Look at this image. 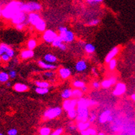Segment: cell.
Returning a JSON list of instances; mask_svg holds the SVG:
<instances>
[{"label": "cell", "instance_id": "obj_1", "mask_svg": "<svg viewBox=\"0 0 135 135\" xmlns=\"http://www.w3.org/2000/svg\"><path fill=\"white\" fill-rule=\"evenodd\" d=\"M22 4L21 2L19 1H12L8 4L4 9L2 10V16L4 19H10L15 16L17 13L21 11V5Z\"/></svg>", "mask_w": 135, "mask_h": 135}, {"label": "cell", "instance_id": "obj_2", "mask_svg": "<svg viewBox=\"0 0 135 135\" xmlns=\"http://www.w3.org/2000/svg\"><path fill=\"white\" fill-rule=\"evenodd\" d=\"M58 35L61 37L64 43H72L75 40V34L72 31L69 30V28L65 26H60L58 28Z\"/></svg>", "mask_w": 135, "mask_h": 135}, {"label": "cell", "instance_id": "obj_3", "mask_svg": "<svg viewBox=\"0 0 135 135\" xmlns=\"http://www.w3.org/2000/svg\"><path fill=\"white\" fill-rule=\"evenodd\" d=\"M21 11L24 13H36L41 11L42 9V6L41 4L35 2H30L28 3H23L21 5Z\"/></svg>", "mask_w": 135, "mask_h": 135}, {"label": "cell", "instance_id": "obj_4", "mask_svg": "<svg viewBox=\"0 0 135 135\" xmlns=\"http://www.w3.org/2000/svg\"><path fill=\"white\" fill-rule=\"evenodd\" d=\"M89 108L85 106H77L76 109L78 112V115L76 117V120L78 122H87L89 121Z\"/></svg>", "mask_w": 135, "mask_h": 135}, {"label": "cell", "instance_id": "obj_5", "mask_svg": "<svg viewBox=\"0 0 135 135\" xmlns=\"http://www.w3.org/2000/svg\"><path fill=\"white\" fill-rule=\"evenodd\" d=\"M63 109L60 107L49 108L44 112L43 117L46 119H53L61 115Z\"/></svg>", "mask_w": 135, "mask_h": 135}, {"label": "cell", "instance_id": "obj_6", "mask_svg": "<svg viewBox=\"0 0 135 135\" xmlns=\"http://www.w3.org/2000/svg\"><path fill=\"white\" fill-rule=\"evenodd\" d=\"M28 15L24 12L20 11L11 19V22L14 25H17L19 23H23L27 21Z\"/></svg>", "mask_w": 135, "mask_h": 135}, {"label": "cell", "instance_id": "obj_7", "mask_svg": "<svg viewBox=\"0 0 135 135\" xmlns=\"http://www.w3.org/2000/svg\"><path fill=\"white\" fill-rule=\"evenodd\" d=\"M78 104V100L75 98H69L65 100L63 102V108L66 112L70 111V110L76 108Z\"/></svg>", "mask_w": 135, "mask_h": 135}, {"label": "cell", "instance_id": "obj_8", "mask_svg": "<svg viewBox=\"0 0 135 135\" xmlns=\"http://www.w3.org/2000/svg\"><path fill=\"white\" fill-rule=\"evenodd\" d=\"M58 36L56 32L52 30H46L45 32H43V39L45 42L47 43H51L53 42L54 39Z\"/></svg>", "mask_w": 135, "mask_h": 135}, {"label": "cell", "instance_id": "obj_9", "mask_svg": "<svg viewBox=\"0 0 135 135\" xmlns=\"http://www.w3.org/2000/svg\"><path fill=\"white\" fill-rule=\"evenodd\" d=\"M41 19L42 18L39 13H30L28 14V18H27L28 23L33 27H34Z\"/></svg>", "mask_w": 135, "mask_h": 135}, {"label": "cell", "instance_id": "obj_10", "mask_svg": "<svg viewBox=\"0 0 135 135\" xmlns=\"http://www.w3.org/2000/svg\"><path fill=\"white\" fill-rule=\"evenodd\" d=\"M126 91V85L123 82H117L115 89L113 91L114 96H121L124 95Z\"/></svg>", "mask_w": 135, "mask_h": 135}, {"label": "cell", "instance_id": "obj_11", "mask_svg": "<svg viewBox=\"0 0 135 135\" xmlns=\"http://www.w3.org/2000/svg\"><path fill=\"white\" fill-rule=\"evenodd\" d=\"M38 65L39 67H41V69H43L44 70L49 71V70H55L57 69V66L54 64H52V63H49L45 62V60H39L37 61Z\"/></svg>", "mask_w": 135, "mask_h": 135}, {"label": "cell", "instance_id": "obj_12", "mask_svg": "<svg viewBox=\"0 0 135 135\" xmlns=\"http://www.w3.org/2000/svg\"><path fill=\"white\" fill-rule=\"evenodd\" d=\"M119 51H120V47L119 46L113 47V48L108 53L107 55L106 56L105 60H105V63H108L111 61V60L115 58L116 57V56L119 54Z\"/></svg>", "mask_w": 135, "mask_h": 135}, {"label": "cell", "instance_id": "obj_13", "mask_svg": "<svg viewBox=\"0 0 135 135\" xmlns=\"http://www.w3.org/2000/svg\"><path fill=\"white\" fill-rule=\"evenodd\" d=\"M117 82V78L115 77H111L109 79H106L101 82V87L103 89H109L112 86L116 84Z\"/></svg>", "mask_w": 135, "mask_h": 135}, {"label": "cell", "instance_id": "obj_14", "mask_svg": "<svg viewBox=\"0 0 135 135\" xmlns=\"http://www.w3.org/2000/svg\"><path fill=\"white\" fill-rule=\"evenodd\" d=\"M58 75L63 80H67L71 75V71L67 67H61L58 69Z\"/></svg>", "mask_w": 135, "mask_h": 135}, {"label": "cell", "instance_id": "obj_15", "mask_svg": "<svg viewBox=\"0 0 135 135\" xmlns=\"http://www.w3.org/2000/svg\"><path fill=\"white\" fill-rule=\"evenodd\" d=\"M87 63L84 60H80L76 63L75 65V69H76V71L80 73L83 72L84 71L87 70Z\"/></svg>", "mask_w": 135, "mask_h": 135}, {"label": "cell", "instance_id": "obj_16", "mask_svg": "<svg viewBox=\"0 0 135 135\" xmlns=\"http://www.w3.org/2000/svg\"><path fill=\"white\" fill-rule=\"evenodd\" d=\"M34 56V52L33 50H29V49L23 50L20 53V57L23 60L30 59V58H33Z\"/></svg>", "mask_w": 135, "mask_h": 135}, {"label": "cell", "instance_id": "obj_17", "mask_svg": "<svg viewBox=\"0 0 135 135\" xmlns=\"http://www.w3.org/2000/svg\"><path fill=\"white\" fill-rule=\"evenodd\" d=\"M13 89L15 91H17V92L23 93L28 91V87L26 84H25L18 82V83H16L14 84Z\"/></svg>", "mask_w": 135, "mask_h": 135}, {"label": "cell", "instance_id": "obj_18", "mask_svg": "<svg viewBox=\"0 0 135 135\" xmlns=\"http://www.w3.org/2000/svg\"><path fill=\"white\" fill-rule=\"evenodd\" d=\"M110 115H111V111L110 110H105L103 111L99 116V122L100 124H105L106 122H107L108 117Z\"/></svg>", "mask_w": 135, "mask_h": 135}, {"label": "cell", "instance_id": "obj_19", "mask_svg": "<svg viewBox=\"0 0 135 135\" xmlns=\"http://www.w3.org/2000/svg\"><path fill=\"white\" fill-rule=\"evenodd\" d=\"M72 89L71 88H66L64 90H63L60 93V96L64 100H67L72 97Z\"/></svg>", "mask_w": 135, "mask_h": 135}, {"label": "cell", "instance_id": "obj_20", "mask_svg": "<svg viewBox=\"0 0 135 135\" xmlns=\"http://www.w3.org/2000/svg\"><path fill=\"white\" fill-rule=\"evenodd\" d=\"M36 30H37L39 32H43L46 30L47 28V24L46 22L43 20V19L39 21L35 26H34Z\"/></svg>", "mask_w": 135, "mask_h": 135}, {"label": "cell", "instance_id": "obj_21", "mask_svg": "<svg viewBox=\"0 0 135 135\" xmlns=\"http://www.w3.org/2000/svg\"><path fill=\"white\" fill-rule=\"evenodd\" d=\"M44 60L47 63L54 64L58 61V58L52 54H46L44 56Z\"/></svg>", "mask_w": 135, "mask_h": 135}, {"label": "cell", "instance_id": "obj_22", "mask_svg": "<svg viewBox=\"0 0 135 135\" xmlns=\"http://www.w3.org/2000/svg\"><path fill=\"white\" fill-rule=\"evenodd\" d=\"M77 129L79 130L80 131H82V130H87L88 128H90L91 126V123L89 121H87V122H78L77 125Z\"/></svg>", "mask_w": 135, "mask_h": 135}, {"label": "cell", "instance_id": "obj_23", "mask_svg": "<svg viewBox=\"0 0 135 135\" xmlns=\"http://www.w3.org/2000/svg\"><path fill=\"white\" fill-rule=\"evenodd\" d=\"M84 49L86 53L89 54H93L95 52V47L92 43H85L84 46Z\"/></svg>", "mask_w": 135, "mask_h": 135}, {"label": "cell", "instance_id": "obj_24", "mask_svg": "<svg viewBox=\"0 0 135 135\" xmlns=\"http://www.w3.org/2000/svg\"><path fill=\"white\" fill-rule=\"evenodd\" d=\"M84 93L82 91V90L80 89H74L72 90V97L75 99H78L81 98L83 97Z\"/></svg>", "mask_w": 135, "mask_h": 135}, {"label": "cell", "instance_id": "obj_25", "mask_svg": "<svg viewBox=\"0 0 135 135\" xmlns=\"http://www.w3.org/2000/svg\"><path fill=\"white\" fill-rule=\"evenodd\" d=\"M37 47V41L34 39H29L27 42V47L29 50H34Z\"/></svg>", "mask_w": 135, "mask_h": 135}, {"label": "cell", "instance_id": "obj_26", "mask_svg": "<svg viewBox=\"0 0 135 135\" xmlns=\"http://www.w3.org/2000/svg\"><path fill=\"white\" fill-rule=\"evenodd\" d=\"M34 84L37 87H42V88H49L50 86V84L49 82L45 81V80H36L34 82Z\"/></svg>", "mask_w": 135, "mask_h": 135}, {"label": "cell", "instance_id": "obj_27", "mask_svg": "<svg viewBox=\"0 0 135 135\" xmlns=\"http://www.w3.org/2000/svg\"><path fill=\"white\" fill-rule=\"evenodd\" d=\"M84 86H86L85 82L82 80H74L72 82V87L74 89H82Z\"/></svg>", "mask_w": 135, "mask_h": 135}, {"label": "cell", "instance_id": "obj_28", "mask_svg": "<svg viewBox=\"0 0 135 135\" xmlns=\"http://www.w3.org/2000/svg\"><path fill=\"white\" fill-rule=\"evenodd\" d=\"M10 79L9 74L5 71L0 72V82L1 83H6Z\"/></svg>", "mask_w": 135, "mask_h": 135}, {"label": "cell", "instance_id": "obj_29", "mask_svg": "<svg viewBox=\"0 0 135 135\" xmlns=\"http://www.w3.org/2000/svg\"><path fill=\"white\" fill-rule=\"evenodd\" d=\"M43 76L45 78H47V79H52L55 77L56 73L54 72V70L46 71L43 73Z\"/></svg>", "mask_w": 135, "mask_h": 135}, {"label": "cell", "instance_id": "obj_30", "mask_svg": "<svg viewBox=\"0 0 135 135\" xmlns=\"http://www.w3.org/2000/svg\"><path fill=\"white\" fill-rule=\"evenodd\" d=\"M67 116L71 119H76V117H77V115H78V112H77V109L76 108L70 110V111H67Z\"/></svg>", "mask_w": 135, "mask_h": 135}, {"label": "cell", "instance_id": "obj_31", "mask_svg": "<svg viewBox=\"0 0 135 135\" xmlns=\"http://www.w3.org/2000/svg\"><path fill=\"white\" fill-rule=\"evenodd\" d=\"M63 43V40H62L61 37L58 35L55 39H54V41H53V42H52L51 44H52V47H58H58H59L60 45V44Z\"/></svg>", "mask_w": 135, "mask_h": 135}, {"label": "cell", "instance_id": "obj_32", "mask_svg": "<svg viewBox=\"0 0 135 135\" xmlns=\"http://www.w3.org/2000/svg\"><path fill=\"white\" fill-rule=\"evenodd\" d=\"M49 88H42V87H37L35 88V92L39 95H45L49 93Z\"/></svg>", "mask_w": 135, "mask_h": 135}, {"label": "cell", "instance_id": "obj_33", "mask_svg": "<svg viewBox=\"0 0 135 135\" xmlns=\"http://www.w3.org/2000/svg\"><path fill=\"white\" fill-rule=\"evenodd\" d=\"M108 69H109L110 71H114L116 69L117 65V60L115 58H113L108 63Z\"/></svg>", "mask_w": 135, "mask_h": 135}, {"label": "cell", "instance_id": "obj_34", "mask_svg": "<svg viewBox=\"0 0 135 135\" xmlns=\"http://www.w3.org/2000/svg\"><path fill=\"white\" fill-rule=\"evenodd\" d=\"M51 129L48 127H43L39 130V134L40 135H50L51 134Z\"/></svg>", "mask_w": 135, "mask_h": 135}, {"label": "cell", "instance_id": "obj_35", "mask_svg": "<svg viewBox=\"0 0 135 135\" xmlns=\"http://www.w3.org/2000/svg\"><path fill=\"white\" fill-rule=\"evenodd\" d=\"M10 49V47L7 44L5 43H1L0 44V55L2 56L3 54H5Z\"/></svg>", "mask_w": 135, "mask_h": 135}, {"label": "cell", "instance_id": "obj_36", "mask_svg": "<svg viewBox=\"0 0 135 135\" xmlns=\"http://www.w3.org/2000/svg\"><path fill=\"white\" fill-rule=\"evenodd\" d=\"M28 21H27L26 22L23 23H19V24L15 25V28H16L17 30H19V31H21V30H23L24 29L25 27H26V25L28 24Z\"/></svg>", "mask_w": 135, "mask_h": 135}, {"label": "cell", "instance_id": "obj_37", "mask_svg": "<svg viewBox=\"0 0 135 135\" xmlns=\"http://www.w3.org/2000/svg\"><path fill=\"white\" fill-rule=\"evenodd\" d=\"M100 19H93V20L90 21L87 23V25L89 26H97L100 23Z\"/></svg>", "mask_w": 135, "mask_h": 135}, {"label": "cell", "instance_id": "obj_38", "mask_svg": "<svg viewBox=\"0 0 135 135\" xmlns=\"http://www.w3.org/2000/svg\"><path fill=\"white\" fill-rule=\"evenodd\" d=\"M2 61L4 62V63H8V62L10 61V58H11L7 54H3L2 56Z\"/></svg>", "mask_w": 135, "mask_h": 135}, {"label": "cell", "instance_id": "obj_39", "mask_svg": "<svg viewBox=\"0 0 135 135\" xmlns=\"http://www.w3.org/2000/svg\"><path fill=\"white\" fill-rule=\"evenodd\" d=\"M97 119V115L95 113H92L89 115V121L90 123H93Z\"/></svg>", "mask_w": 135, "mask_h": 135}, {"label": "cell", "instance_id": "obj_40", "mask_svg": "<svg viewBox=\"0 0 135 135\" xmlns=\"http://www.w3.org/2000/svg\"><path fill=\"white\" fill-rule=\"evenodd\" d=\"M63 129L61 128H60L56 130L55 131L53 132L50 134V135H61L62 134H63Z\"/></svg>", "mask_w": 135, "mask_h": 135}, {"label": "cell", "instance_id": "obj_41", "mask_svg": "<svg viewBox=\"0 0 135 135\" xmlns=\"http://www.w3.org/2000/svg\"><path fill=\"white\" fill-rule=\"evenodd\" d=\"M8 74H9V77L10 79H15L17 77V71L15 70H13V69L10 71Z\"/></svg>", "mask_w": 135, "mask_h": 135}, {"label": "cell", "instance_id": "obj_42", "mask_svg": "<svg viewBox=\"0 0 135 135\" xmlns=\"http://www.w3.org/2000/svg\"><path fill=\"white\" fill-rule=\"evenodd\" d=\"M92 87L93 89H100V87H101V83L98 81H93L92 82Z\"/></svg>", "mask_w": 135, "mask_h": 135}, {"label": "cell", "instance_id": "obj_43", "mask_svg": "<svg viewBox=\"0 0 135 135\" xmlns=\"http://www.w3.org/2000/svg\"><path fill=\"white\" fill-rule=\"evenodd\" d=\"M89 4H91V5H95V4H97L102 3L104 0H86Z\"/></svg>", "mask_w": 135, "mask_h": 135}, {"label": "cell", "instance_id": "obj_44", "mask_svg": "<svg viewBox=\"0 0 135 135\" xmlns=\"http://www.w3.org/2000/svg\"><path fill=\"white\" fill-rule=\"evenodd\" d=\"M7 133L8 135H17L18 131H17V130L15 129V128H12V129H10L8 131Z\"/></svg>", "mask_w": 135, "mask_h": 135}, {"label": "cell", "instance_id": "obj_45", "mask_svg": "<svg viewBox=\"0 0 135 135\" xmlns=\"http://www.w3.org/2000/svg\"><path fill=\"white\" fill-rule=\"evenodd\" d=\"M6 54H7L11 58H13L14 56H15V51H14V50L13 49H12L11 47H10V49L7 51V52H6Z\"/></svg>", "mask_w": 135, "mask_h": 135}, {"label": "cell", "instance_id": "obj_46", "mask_svg": "<svg viewBox=\"0 0 135 135\" xmlns=\"http://www.w3.org/2000/svg\"><path fill=\"white\" fill-rule=\"evenodd\" d=\"M88 130H89L90 135H97L96 130L94 129V128H91V127H90L89 128H88Z\"/></svg>", "mask_w": 135, "mask_h": 135}, {"label": "cell", "instance_id": "obj_47", "mask_svg": "<svg viewBox=\"0 0 135 135\" xmlns=\"http://www.w3.org/2000/svg\"><path fill=\"white\" fill-rule=\"evenodd\" d=\"M58 48L61 50V51H66V50H67V45H66V43L63 42V43H61V44H60V45L58 47Z\"/></svg>", "mask_w": 135, "mask_h": 135}, {"label": "cell", "instance_id": "obj_48", "mask_svg": "<svg viewBox=\"0 0 135 135\" xmlns=\"http://www.w3.org/2000/svg\"><path fill=\"white\" fill-rule=\"evenodd\" d=\"M91 72L93 73V74L95 76H96V77L98 76V73H97V69H95V67H93V68L91 69Z\"/></svg>", "mask_w": 135, "mask_h": 135}, {"label": "cell", "instance_id": "obj_49", "mask_svg": "<svg viewBox=\"0 0 135 135\" xmlns=\"http://www.w3.org/2000/svg\"><path fill=\"white\" fill-rule=\"evenodd\" d=\"M69 130H71V131H73V130H76L77 129V126H75V125H70L69 126Z\"/></svg>", "mask_w": 135, "mask_h": 135}, {"label": "cell", "instance_id": "obj_50", "mask_svg": "<svg viewBox=\"0 0 135 135\" xmlns=\"http://www.w3.org/2000/svg\"><path fill=\"white\" fill-rule=\"evenodd\" d=\"M80 134H81V135H90L88 129L85 130H82V131H80Z\"/></svg>", "mask_w": 135, "mask_h": 135}, {"label": "cell", "instance_id": "obj_51", "mask_svg": "<svg viewBox=\"0 0 135 135\" xmlns=\"http://www.w3.org/2000/svg\"><path fill=\"white\" fill-rule=\"evenodd\" d=\"M113 121V116L112 115H110L107 119V122H112Z\"/></svg>", "mask_w": 135, "mask_h": 135}, {"label": "cell", "instance_id": "obj_52", "mask_svg": "<svg viewBox=\"0 0 135 135\" xmlns=\"http://www.w3.org/2000/svg\"><path fill=\"white\" fill-rule=\"evenodd\" d=\"M81 89L82 92L85 93V92H87V90H88V87H87V86H84V87H83L82 88V89Z\"/></svg>", "mask_w": 135, "mask_h": 135}, {"label": "cell", "instance_id": "obj_53", "mask_svg": "<svg viewBox=\"0 0 135 135\" xmlns=\"http://www.w3.org/2000/svg\"><path fill=\"white\" fill-rule=\"evenodd\" d=\"M6 85L7 87H10L12 86V83L8 81L7 82H6Z\"/></svg>", "mask_w": 135, "mask_h": 135}, {"label": "cell", "instance_id": "obj_54", "mask_svg": "<svg viewBox=\"0 0 135 135\" xmlns=\"http://www.w3.org/2000/svg\"><path fill=\"white\" fill-rule=\"evenodd\" d=\"M131 99L132 100H133L134 102H135V93H133V94H132Z\"/></svg>", "mask_w": 135, "mask_h": 135}, {"label": "cell", "instance_id": "obj_55", "mask_svg": "<svg viewBox=\"0 0 135 135\" xmlns=\"http://www.w3.org/2000/svg\"><path fill=\"white\" fill-rule=\"evenodd\" d=\"M97 135H106L104 132H100L99 134H97Z\"/></svg>", "mask_w": 135, "mask_h": 135}, {"label": "cell", "instance_id": "obj_56", "mask_svg": "<svg viewBox=\"0 0 135 135\" xmlns=\"http://www.w3.org/2000/svg\"><path fill=\"white\" fill-rule=\"evenodd\" d=\"M0 17H2V10H0Z\"/></svg>", "mask_w": 135, "mask_h": 135}, {"label": "cell", "instance_id": "obj_57", "mask_svg": "<svg viewBox=\"0 0 135 135\" xmlns=\"http://www.w3.org/2000/svg\"><path fill=\"white\" fill-rule=\"evenodd\" d=\"M2 61V56H1V55H0V62Z\"/></svg>", "mask_w": 135, "mask_h": 135}, {"label": "cell", "instance_id": "obj_58", "mask_svg": "<svg viewBox=\"0 0 135 135\" xmlns=\"http://www.w3.org/2000/svg\"><path fill=\"white\" fill-rule=\"evenodd\" d=\"M0 135H4V134H2V133H0Z\"/></svg>", "mask_w": 135, "mask_h": 135}]
</instances>
